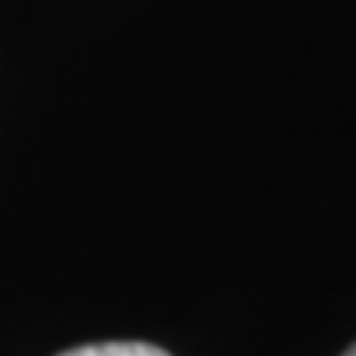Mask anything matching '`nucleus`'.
Segmentation results:
<instances>
[{
    "mask_svg": "<svg viewBox=\"0 0 356 356\" xmlns=\"http://www.w3.org/2000/svg\"><path fill=\"white\" fill-rule=\"evenodd\" d=\"M60 356H168V353L152 343H92V346H76V350Z\"/></svg>",
    "mask_w": 356,
    "mask_h": 356,
    "instance_id": "1",
    "label": "nucleus"
},
{
    "mask_svg": "<svg viewBox=\"0 0 356 356\" xmlns=\"http://www.w3.org/2000/svg\"><path fill=\"white\" fill-rule=\"evenodd\" d=\"M343 356H356V346H350V350H346V353Z\"/></svg>",
    "mask_w": 356,
    "mask_h": 356,
    "instance_id": "2",
    "label": "nucleus"
}]
</instances>
